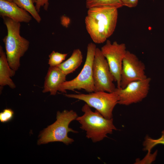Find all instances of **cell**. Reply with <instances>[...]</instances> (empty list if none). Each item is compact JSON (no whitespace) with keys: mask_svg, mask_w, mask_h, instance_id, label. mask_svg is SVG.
<instances>
[{"mask_svg":"<svg viewBox=\"0 0 164 164\" xmlns=\"http://www.w3.org/2000/svg\"><path fill=\"white\" fill-rule=\"evenodd\" d=\"M118 9L109 6L88 9L85 22L87 31L94 42L103 43L113 34L117 22Z\"/></svg>","mask_w":164,"mask_h":164,"instance_id":"obj_1","label":"cell"},{"mask_svg":"<svg viewBox=\"0 0 164 164\" xmlns=\"http://www.w3.org/2000/svg\"><path fill=\"white\" fill-rule=\"evenodd\" d=\"M7 30L3 39L5 54L10 67L16 71L20 66V59L28 50V40L20 35V23L7 17L2 18Z\"/></svg>","mask_w":164,"mask_h":164,"instance_id":"obj_2","label":"cell"},{"mask_svg":"<svg viewBox=\"0 0 164 164\" xmlns=\"http://www.w3.org/2000/svg\"><path fill=\"white\" fill-rule=\"evenodd\" d=\"M84 114L78 116L76 120L80 125V128L86 132V136L94 142L103 140L111 134L117 128L114 125L112 118L108 119L104 117L98 111H92L86 103L83 106Z\"/></svg>","mask_w":164,"mask_h":164,"instance_id":"obj_3","label":"cell"},{"mask_svg":"<svg viewBox=\"0 0 164 164\" xmlns=\"http://www.w3.org/2000/svg\"><path fill=\"white\" fill-rule=\"evenodd\" d=\"M77 117L76 112L73 110L57 111L56 121L41 132L38 144L56 142H62L66 145L72 143L74 140L68 137V133L69 132L77 133V132L69 128V126Z\"/></svg>","mask_w":164,"mask_h":164,"instance_id":"obj_4","label":"cell"},{"mask_svg":"<svg viewBox=\"0 0 164 164\" xmlns=\"http://www.w3.org/2000/svg\"><path fill=\"white\" fill-rule=\"evenodd\" d=\"M96 48L95 44L92 43L88 44L85 61L80 73L74 79L66 81L61 84L59 91L66 93L67 90L83 89L89 93L94 92L93 65Z\"/></svg>","mask_w":164,"mask_h":164,"instance_id":"obj_5","label":"cell"},{"mask_svg":"<svg viewBox=\"0 0 164 164\" xmlns=\"http://www.w3.org/2000/svg\"><path fill=\"white\" fill-rule=\"evenodd\" d=\"M69 98L82 101L90 107L95 109L105 118H112L113 109L118 104V97L113 92H93L88 94H65Z\"/></svg>","mask_w":164,"mask_h":164,"instance_id":"obj_6","label":"cell"},{"mask_svg":"<svg viewBox=\"0 0 164 164\" xmlns=\"http://www.w3.org/2000/svg\"><path fill=\"white\" fill-rule=\"evenodd\" d=\"M93 78L95 91L113 92L115 87L113 76L101 49L97 47L93 65Z\"/></svg>","mask_w":164,"mask_h":164,"instance_id":"obj_7","label":"cell"},{"mask_svg":"<svg viewBox=\"0 0 164 164\" xmlns=\"http://www.w3.org/2000/svg\"><path fill=\"white\" fill-rule=\"evenodd\" d=\"M101 50L107 60L114 81L117 83V87L119 88L123 60L127 50L126 45L116 41L112 43L107 40Z\"/></svg>","mask_w":164,"mask_h":164,"instance_id":"obj_8","label":"cell"},{"mask_svg":"<svg viewBox=\"0 0 164 164\" xmlns=\"http://www.w3.org/2000/svg\"><path fill=\"white\" fill-rule=\"evenodd\" d=\"M151 80L148 77L131 82L124 88H116L114 92L118 96V104L128 105L141 101L148 95Z\"/></svg>","mask_w":164,"mask_h":164,"instance_id":"obj_9","label":"cell"},{"mask_svg":"<svg viewBox=\"0 0 164 164\" xmlns=\"http://www.w3.org/2000/svg\"><path fill=\"white\" fill-rule=\"evenodd\" d=\"M145 70L144 63L136 55L127 50L122 63L120 88H124L131 82L147 78Z\"/></svg>","mask_w":164,"mask_h":164,"instance_id":"obj_10","label":"cell"},{"mask_svg":"<svg viewBox=\"0 0 164 164\" xmlns=\"http://www.w3.org/2000/svg\"><path fill=\"white\" fill-rule=\"evenodd\" d=\"M0 15L2 18L8 17L20 23H29L32 17L29 12L14 2L5 0H0Z\"/></svg>","mask_w":164,"mask_h":164,"instance_id":"obj_11","label":"cell"},{"mask_svg":"<svg viewBox=\"0 0 164 164\" xmlns=\"http://www.w3.org/2000/svg\"><path fill=\"white\" fill-rule=\"evenodd\" d=\"M66 76L57 66L50 67L45 77L43 92L56 95L60 86L66 81Z\"/></svg>","mask_w":164,"mask_h":164,"instance_id":"obj_12","label":"cell"},{"mask_svg":"<svg viewBox=\"0 0 164 164\" xmlns=\"http://www.w3.org/2000/svg\"><path fill=\"white\" fill-rule=\"evenodd\" d=\"M15 71L10 67L5 53L1 46H0V85L3 87L8 85L12 89L16 87L11 79L14 75Z\"/></svg>","mask_w":164,"mask_h":164,"instance_id":"obj_13","label":"cell"},{"mask_svg":"<svg viewBox=\"0 0 164 164\" xmlns=\"http://www.w3.org/2000/svg\"><path fill=\"white\" fill-rule=\"evenodd\" d=\"M83 55L79 49L73 50L70 56L66 60L57 66L66 75L73 73L81 65Z\"/></svg>","mask_w":164,"mask_h":164,"instance_id":"obj_14","label":"cell"},{"mask_svg":"<svg viewBox=\"0 0 164 164\" xmlns=\"http://www.w3.org/2000/svg\"><path fill=\"white\" fill-rule=\"evenodd\" d=\"M12 1L19 7L29 12L38 23L40 22L41 17L34 5L36 0H12Z\"/></svg>","mask_w":164,"mask_h":164,"instance_id":"obj_15","label":"cell"},{"mask_svg":"<svg viewBox=\"0 0 164 164\" xmlns=\"http://www.w3.org/2000/svg\"><path fill=\"white\" fill-rule=\"evenodd\" d=\"M86 4L88 9L104 6L114 7L118 9L124 6L121 0H86Z\"/></svg>","mask_w":164,"mask_h":164,"instance_id":"obj_16","label":"cell"},{"mask_svg":"<svg viewBox=\"0 0 164 164\" xmlns=\"http://www.w3.org/2000/svg\"><path fill=\"white\" fill-rule=\"evenodd\" d=\"M67 55V53H62L53 51L49 55L48 64L50 67L57 66L62 63Z\"/></svg>","mask_w":164,"mask_h":164,"instance_id":"obj_17","label":"cell"},{"mask_svg":"<svg viewBox=\"0 0 164 164\" xmlns=\"http://www.w3.org/2000/svg\"><path fill=\"white\" fill-rule=\"evenodd\" d=\"M160 144L164 145V131L162 132L161 137L158 139H153L147 137L143 143L144 150L150 152L154 146Z\"/></svg>","mask_w":164,"mask_h":164,"instance_id":"obj_18","label":"cell"},{"mask_svg":"<svg viewBox=\"0 0 164 164\" xmlns=\"http://www.w3.org/2000/svg\"><path fill=\"white\" fill-rule=\"evenodd\" d=\"M14 112L11 109H5L0 113V121L2 122H7L12 118Z\"/></svg>","mask_w":164,"mask_h":164,"instance_id":"obj_19","label":"cell"},{"mask_svg":"<svg viewBox=\"0 0 164 164\" xmlns=\"http://www.w3.org/2000/svg\"><path fill=\"white\" fill-rule=\"evenodd\" d=\"M49 4V0H36L35 6L37 11L39 12L42 7L43 8L44 10L47 11Z\"/></svg>","mask_w":164,"mask_h":164,"instance_id":"obj_20","label":"cell"},{"mask_svg":"<svg viewBox=\"0 0 164 164\" xmlns=\"http://www.w3.org/2000/svg\"><path fill=\"white\" fill-rule=\"evenodd\" d=\"M121 1L124 6L132 8L137 6L138 0H121Z\"/></svg>","mask_w":164,"mask_h":164,"instance_id":"obj_21","label":"cell"},{"mask_svg":"<svg viewBox=\"0 0 164 164\" xmlns=\"http://www.w3.org/2000/svg\"><path fill=\"white\" fill-rule=\"evenodd\" d=\"M6 1L10 2H13L12 0H5Z\"/></svg>","mask_w":164,"mask_h":164,"instance_id":"obj_22","label":"cell"}]
</instances>
